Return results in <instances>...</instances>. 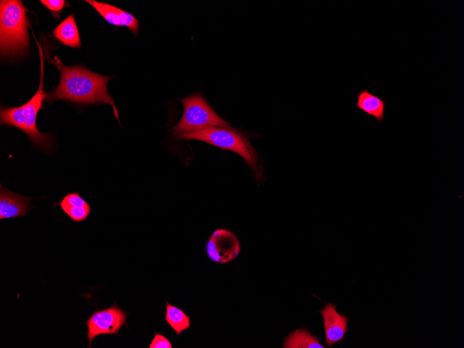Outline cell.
Listing matches in <instances>:
<instances>
[{"instance_id":"1","label":"cell","mask_w":464,"mask_h":348,"mask_svg":"<svg viewBox=\"0 0 464 348\" xmlns=\"http://www.w3.org/2000/svg\"><path fill=\"white\" fill-rule=\"evenodd\" d=\"M46 59L57 67L60 76L58 84L47 93V102L64 100L81 105L108 104L121 126L115 101L107 89L108 81L114 76L99 74L81 65H65L58 56L51 58L48 53Z\"/></svg>"},{"instance_id":"2","label":"cell","mask_w":464,"mask_h":348,"mask_svg":"<svg viewBox=\"0 0 464 348\" xmlns=\"http://www.w3.org/2000/svg\"><path fill=\"white\" fill-rule=\"evenodd\" d=\"M40 57V84L35 94L25 103L16 107L1 106V126H13L23 131L30 139L33 147L51 154L54 149V138L51 133H42L37 126V115L44 108L47 92L44 86V53L38 42Z\"/></svg>"},{"instance_id":"3","label":"cell","mask_w":464,"mask_h":348,"mask_svg":"<svg viewBox=\"0 0 464 348\" xmlns=\"http://www.w3.org/2000/svg\"><path fill=\"white\" fill-rule=\"evenodd\" d=\"M20 0L0 1V53L1 58H13L26 54L29 49L26 13Z\"/></svg>"},{"instance_id":"4","label":"cell","mask_w":464,"mask_h":348,"mask_svg":"<svg viewBox=\"0 0 464 348\" xmlns=\"http://www.w3.org/2000/svg\"><path fill=\"white\" fill-rule=\"evenodd\" d=\"M179 138L185 140H199L216 147L229 150L240 155L252 170L256 181L263 179L258 153L249 140L233 128L212 126L200 131L187 133Z\"/></svg>"},{"instance_id":"5","label":"cell","mask_w":464,"mask_h":348,"mask_svg":"<svg viewBox=\"0 0 464 348\" xmlns=\"http://www.w3.org/2000/svg\"><path fill=\"white\" fill-rule=\"evenodd\" d=\"M177 100L183 105V113L180 121L172 129L176 138L208 127L233 128L217 115L200 92Z\"/></svg>"},{"instance_id":"6","label":"cell","mask_w":464,"mask_h":348,"mask_svg":"<svg viewBox=\"0 0 464 348\" xmlns=\"http://www.w3.org/2000/svg\"><path fill=\"white\" fill-rule=\"evenodd\" d=\"M128 313L116 303L106 309L94 312L85 322L88 326L89 347L95 337L102 334H117L123 326H127Z\"/></svg>"},{"instance_id":"7","label":"cell","mask_w":464,"mask_h":348,"mask_svg":"<svg viewBox=\"0 0 464 348\" xmlns=\"http://www.w3.org/2000/svg\"><path fill=\"white\" fill-rule=\"evenodd\" d=\"M240 252V245L237 236L225 229L215 230L206 244L208 258L219 264H224L235 259Z\"/></svg>"},{"instance_id":"8","label":"cell","mask_w":464,"mask_h":348,"mask_svg":"<svg viewBox=\"0 0 464 348\" xmlns=\"http://www.w3.org/2000/svg\"><path fill=\"white\" fill-rule=\"evenodd\" d=\"M319 313L323 317L327 346L331 347L333 344L342 341L348 331L349 318L338 313L335 305L332 303L325 304L324 308Z\"/></svg>"},{"instance_id":"9","label":"cell","mask_w":464,"mask_h":348,"mask_svg":"<svg viewBox=\"0 0 464 348\" xmlns=\"http://www.w3.org/2000/svg\"><path fill=\"white\" fill-rule=\"evenodd\" d=\"M110 24L127 27L136 36L139 33V21L131 13L111 4L85 0Z\"/></svg>"},{"instance_id":"10","label":"cell","mask_w":464,"mask_h":348,"mask_svg":"<svg viewBox=\"0 0 464 348\" xmlns=\"http://www.w3.org/2000/svg\"><path fill=\"white\" fill-rule=\"evenodd\" d=\"M33 198L15 193L0 185V219L26 215L31 208Z\"/></svg>"},{"instance_id":"11","label":"cell","mask_w":464,"mask_h":348,"mask_svg":"<svg viewBox=\"0 0 464 348\" xmlns=\"http://www.w3.org/2000/svg\"><path fill=\"white\" fill-rule=\"evenodd\" d=\"M56 206L76 222L86 219L91 213V206L77 192L67 194L60 202L53 204V207Z\"/></svg>"},{"instance_id":"12","label":"cell","mask_w":464,"mask_h":348,"mask_svg":"<svg viewBox=\"0 0 464 348\" xmlns=\"http://www.w3.org/2000/svg\"><path fill=\"white\" fill-rule=\"evenodd\" d=\"M356 97V106L358 109L374 117L379 124L383 122L386 103L382 99L371 93L367 89H363Z\"/></svg>"},{"instance_id":"13","label":"cell","mask_w":464,"mask_h":348,"mask_svg":"<svg viewBox=\"0 0 464 348\" xmlns=\"http://www.w3.org/2000/svg\"><path fill=\"white\" fill-rule=\"evenodd\" d=\"M52 35L67 47L77 49L81 46L78 29L72 13L52 31Z\"/></svg>"},{"instance_id":"14","label":"cell","mask_w":464,"mask_h":348,"mask_svg":"<svg viewBox=\"0 0 464 348\" xmlns=\"http://www.w3.org/2000/svg\"><path fill=\"white\" fill-rule=\"evenodd\" d=\"M283 348H324L305 327L292 331L283 338Z\"/></svg>"},{"instance_id":"15","label":"cell","mask_w":464,"mask_h":348,"mask_svg":"<svg viewBox=\"0 0 464 348\" xmlns=\"http://www.w3.org/2000/svg\"><path fill=\"white\" fill-rule=\"evenodd\" d=\"M165 321L179 336L190 327V318L180 308L166 301Z\"/></svg>"},{"instance_id":"16","label":"cell","mask_w":464,"mask_h":348,"mask_svg":"<svg viewBox=\"0 0 464 348\" xmlns=\"http://www.w3.org/2000/svg\"><path fill=\"white\" fill-rule=\"evenodd\" d=\"M40 1L51 12L52 16L56 19H60V13L67 6H71L65 0H40Z\"/></svg>"},{"instance_id":"17","label":"cell","mask_w":464,"mask_h":348,"mask_svg":"<svg viewBox=\"0 0 464 348\" xmlns=\"http://www.w3.org/2000/svg\"><path fill=\"white\" fill-rule=\"evenodd\" d=\"M149 348H172L169 340L162 334L155 332V335L149 345Z\"/></svg>"}]
</instances>
